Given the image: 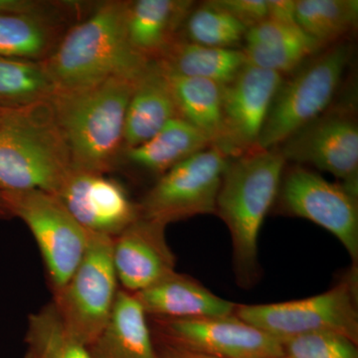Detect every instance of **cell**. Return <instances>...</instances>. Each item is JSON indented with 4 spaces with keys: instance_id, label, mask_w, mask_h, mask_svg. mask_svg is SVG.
<instances>
[{
    "instance_id": "obj_1",
    "label": "cell",
    "mask_w": 358,
    "mask_h": 358,
    "mask_svg": "<svg viewBox=\"0 0 358 358\" xmlns=\"http://www.w3.org/2000/svg\"><path fill=\"white\" fill-rule=\"evenodd\" d=\"M129 1H107L71 28L42 64L56 93L80 91L110 79L136 82L148 62L129 45Z\"/></svg>"
},
{
    "instance_id": "obj_2",
    "label": "cell",
    "mask_w": 358,
    "mask_h": 358,
    "mask_svg": "<svg viewBox=\"0 0 358 358\" xmlns=\"http://www.w3.org/2000/svg\"><path fill=\"white\" fill-rule=\"evenodd\" d=\"M286 162L277 150L255 148L231 159L223 174L215 214L229 229L235 275L244 288L260 275L259 237L279 194Z\"/></svg>"
},
{
    "instance_id": "obj_3",
    "label": "cell",
    "mask_w": 358,
    "mask_h": 358,
    "mask_svg": "<svg viewBox=\"0 0 358 358\" xmlns=\"http://www.w3.org/2000/svg\"><path fill=\"white\" fill-rule=\"evenodd\" d=\"M136 83L110 78L52 96L49 103L73 169L103 174L113 169L124 150L127 108Z\"/></svg>"
},
{
    "instance_id": "obj_4",
    "label": "cell",
    "mask_w": 358,
    "mask_h": 358,
    "mask_svg": "<svg viewBox=\"0 0 358 358\" xmlns=\"http://www.w3.org/2000/svg\"><path fill=\"white\" fill-rule=\"evenodd\" d=\"M50 103L8 110L0 122V190L55 195L72 171Z\"/></svg>"
},
{
    "instance_id": "obj_5",
    "label": "cell",
    "mask_w": 358,
    "mask_h": 358,
    "mask_svg": "<svg viewBox=\"0 0 358 358\" xmlns=\"http://www.w3.org/2000/svg\"><path fill=\"white\" fill-rule=\"evenodd\" d=\"M352 56L345 40L294 71L278 90L258 148L275 150L329 109Z\"/></svg>"
},
{
    "instance_id": "obj_6",
    "label": "cell",
    "mask_w": 358,
    "mask_h": 358,
    "mask_svg": "<svg viewBox=\"0 0 358 358\" xmlns=\"http://www.w3.org/2000/svg\"><path fill=\"white\" fill-rule=\"evenodd\" d=\"M357 267L317 296L282 303L237 305L235 315L280 341L315 333H334L358 343Z\"/></svg>"
},
{
    "instance_id": "obj_7",
    "label": "cell",
    "mask_w": 358,
    "mask_h": 358,
    "mask_svg": "<svg viewBox=\"0 0 358 358\" xmlns=\"http://www.w3.org/2000/svg\"><path fill=\"white\" fill-rule=\"evenodd\" d=\"M113 238L91 234L86 253L53 303L75 338L91 345L103 331L117 300Z\"/></svg>"
},
{
    "instance_id": "obj_8",
    "label": "cell",
    "mask_w": 358,
    "mask_h": 358,
    "mask_svg": "<svg viewBox=\"0 0 358 358\" xmlns=\"http://www.w3.org/2000/svg\"><path fill=\"white\" fill-rule=\"evenodd\" d=\"M13 217L31 231L48 273L53 294H58L86 253L90 233L55 195L41 190L2 192Z\"/></svg>"
},
{
    "instance_id": "obj_9",
    "label": "cell",
    "mask_w": 358,
    "mask_h": 358,
    "mask_svg": "<svg viewBox=\"0 0 358 358\" xmlns=\"http://www.w3.org/2000/svg\"><path fill=\"white\" fill-rule=\"evenodd\" d=\"M230 157L211 145L160 176L138 204L141 217L169 223L214 214Z\"/></svg>"
},
{
    "instance_id": "obj_10",
    "label": "cell",
    "mask_w": 358,
    "mask_h": 358,
    "mask_svg": "<svg viewBox=\"0 0 358 358\" xmlns=\"http://www.w3.org/2000/svg\"><path fill=\"white\" fill-rule=\"evenodd\" d=\"M341 183L329 182L303 166L284 173L277 200L284 213L307 219L339 240L358 261V202Z\"/></svg>"
},
{
    "instance_id": "obj_11",
    "label": "cell",
    "mask_w": 358,
    "mask_h": 358,
    "mask_svg": "<svg viewBox=\"0 0 358 358\" xmlns=\"http://www.w3.org/2000/svg\"><path fill=\"white\" fill-rule=\"evenodd\" d=\"M157 341L219 358L282 357L279 339L238 317L173 320L152 317Z\"/></svg>"
},
{
    "instance_id": "obj_12",
    "label": "cell",
    "mask_w": 358,
    "mask_h": 358,
    "mask_svg": "<svg viewBox=\"0 0 358 358\" xmlns=\"http://www.w3.org/2000/svg\"><path fill=\"white\" fill-rule=\"evenodd\" d=\"M275 150L286 162L333 174L358 197V126L352 113L327 110Z\"/></svg>"
},
{
    "instance_id": "obj_13",
    "label": "cell",
    "mask_w": 358,
    "mask_h": 358,
    "mask_svg": "<svg viewBox=\"0 0 358 358\" xmlns=\"http://www.w3.org/2000/svg\"><path fill=\"white\" fill-rule=\"evenodd\" d=\"M284 76L245 65L229 84L222 86V131L215 147L230 159L258 148L271 106Z\"/></svg>"
},
{
    "instance_id": "obj_14",
    "label": "cell",
    "mask_w": 358,
    "mask_h": 358,
    "mask_svg": "<svg viewBox=\"0 0 358 358\" xmlns=\"http://www.w3.org/2000/svg\"><path fill=\"white\" fill-rule=\"evenodd\" d=\"M55 196L91 234L115 238L141 216L124 186L103 173L72 169Z\"/></svg>"
},
{
    "instance_id": "obj_15",
    "label": "cell",
    "mask_w": 358,
    "mask_h": 358,
    "mask_svg": "<svg viewBox=\"0 0 358 358\" xmlns=\"http://www.w3.org/2000/svg\"><path fill=\"white\" fill-rule=\"evenodd\" d=\"M166 226L140 216L113 238V261L124 291L136 294L176 272Z\"/></svg>"
},
{
    "instance_id": "obj_16",
    "label": "cell",
    "mask_w": 358,
    "mask_h": 358,
    "mask_svg": "<svg viewBox=\"0 0 358 358\" xmlns=\"http://www.w3.org/2000/svg\"><path fill=\"white\" fill-rule=\"evenodd\" d=\"M148 317L188 320L235 313L237 303L212 293L188 275L174 272L162 281L133 294Z\"/></svg>"
},
{
    "instance_id": "obj_17",
    "label": "cell",
    "mask_w": 358,
    "mask_h": 358,
    "mask_svg": "<svg viewBox=\"0 0 358 358\" xmlns=\"http://www.w3.org/2000/svg\"><path fill=\"white\" fill-rule=\"evenodd\" d=\"M195 6L192 0L129 1L126 24L131 48L148 62L159 60L180 38Z\"/></svg>"
},
{
    "instance_id": "obj_18",
    "label": "cell",
    "mask_w": 358,
    "mask_h": 358,
    "mask_svg": "<svg viewBox=\"0 0 358 358\" xmlns=\"http://www.w3.org/2000/svg\"><path fill=\"white\" fill-rule=\"evenodd\" d=\"M242 48L246 64L284 76L322 50L298 24L266 20L247 30Z\"/></svg>"
},
{
    "instance_id": "obj_19",
    "label": "cell",
    "mask_w": 358,
    "mask_h": 358,
    "mask_svg": "<svg viewBox=\"0 0 358 358\" xmlns=\"http://www.w3.org/2000/svg\"><path fill=\"white\" fill-rule=\"evenodd\" d=\"M148 315L133 294L120 289L107 326L89 345L93 358H160Z\"/></svg>"
},
{
    "instance_id": "obj_20",
    "label": "cell",
    "mask_w": 358,
    "mask_h": 358,
    "mask_svg": "<svg viewBox=\"0 0 358 358\" xmlns=\"http://www.w3.org/2000/svg\"><path fill=\"white\" fill-rule=\"evenodd\" d=\"M178 117L173 93L166 75L152 62L136 81L124 121V150L152 138L160 129Z\"/></svg>"
},
{
    "instance_id": "obj_21",
    "label": "cell",
    "mask_w": 358,
    "mask_h": 358,
    "mask_svg": "<svg viewBox=\"0 0 358 358\" xmlns=\"http://www.w3.org/2000/svg\"><path fill=\"white\" fill-rule=\"evenodd\" d=\"M155 63L169 74L199 78L225 86L243 69L246 59L240 48H213L179 38Z\"/></svg>"
},
{
    "instance_id": "obj_22",
    "label": "cell",
    "mask_w": 358,
    "mask_h": 358,
    "mask_svg": "<svg viewBox=\"0 0 358 358\" xmlns=\"http://www.w3.org/2000/svg\"><path fill=\"white\" fill-rule=\"evenodd\" d=\"M211 145L210 140L201 131L180 117H174L152 138L126 148L122 154L134 166L162 176Z\"/></svg>"
},
{
    "instance_id": "obj_23",
    "label": "cell",
    "mask_w": 358,
    "mask_h": 358,
    "mask_svg": "<svg viewBox=\"0 0 358 358\" xmlns=\"http://www.w3.org/2000/svg\"><path fill=\"white\" fill-rule=\"evenodd\" d=\"M57 45V27L44 9L0 11V57L42 62Z\"/></svg>"
},
{
    "instance_id": "obj_24",
    "label": "cell",
    "mask_w": 358,
    "mask_h": 358,
    "mask_svg": "<svg viewBox=\"0 0 358 358\" xmlns=\"http://www.w3.org/2000/svg\"><path fill=\"white\" fill-rule=\"evenodd\" d=\"M164 73L178 117L201 131L215 145L222 131V86L199 78Z\"/></svg>"
},
{
    "instance_id": "obj_25",
    "label": "cell",
    "mask_w": 358,
    "mask_h": 358,
    "mask_svg": "<svg viewBox=\"0 0 358 358\" xmlns=\"http://www.w3.org/2000/svg\"><path fill=\"white\" fill-rule=\"evenodd\" d=\"M299 27L322 46L343 41L357 28V0H296Z\"/></svg>"
},
{
    "instance_id": "obj_26",
    "label": "cell",
    "mask_w": 358,
    "mask_h": 358,
    "mask_svg": "<svg viewBox=\"0 0 358 358\" xmlns=\"http://www.w3.org/2000/svg\"><path fill=\"white\" fill-rule=\"evenodd\" d=\"M55 93L42 62L0 57V108L29 107L47 102Z\"/></svg>"
},
{
    "instance_id": "obj_27",
    "label": "cell",
    "mask_w": 358,
    "mask_h": 358,
    "mask_svg": "<svg viewBox=\"0 0 358 358\" xmlns=\"http://www.w3.org/2000/svg\"><path fill=\"white\" fill-rule=\"evenodd\" d=\"M26 343L31 358H93L88 346L68 331L53 303L30 315Z\"/></svg>"
},
{
    "instance_id": "obj_28",
    "label": "cell",
    "mask_w": 358,
    "mask_h": 358,
    "mask_svg": "<svg viewBox=\"0 0 358 358\" xmlns=\"http://www.w3.org/2000/svg\"><path fill=\"white\" fill-rule=\"evenodd\" d=\"M180 38L213 48L239 49L247 28L224 10L215 0L195 6L188 15Z\"/></svg>"
},
{
    "instance_id": "obj_29",
    "label": "cell",
    "mask_w": 358,
    "mask_h": 358,
    "mask_svg": "<svg viewBox=\"0 0 358 358\" xmlns=\"http://www.w3.org/2000/svg\"><path fill=\"white\" fill-rule=\"evenodd\" d=\"M281 343L285 358H358V343L338 334H303Z\"/></svg>"
},
{
    "instance_id": "obj_30",
    "label": "cell",
    "mask_w": 358,
    "mask_h": 358,
    "mask_svg": "<svg viewBox=\"0 0 358 358\" xmlns=\"http://www.w3.org/2000/svg\"><path fill=\"white\" fill-rule=\"evenodd\" d=\"M247 30L268 20V0H215Z\"/></svg>"
},
{
    "instance_id": "obj_31",
    "label": "cell",
    "mask_w": 358,
    "mask_h": 358,
    "mask_svg": "<svg viewBox=\"0 0 358 358\" xmlns=\"http://www.w3.org/2000/svg\"><path fill=\"white\" fill-rule=\"evenodd\" d=\"M294 1L296 0H268V20L296 24Z\"/></svg>"
},
{
    "instance_id": "obj_32",
    "label": "cell",
    "mask_w": 358,
    "mask_h": 358,
    "mask_svg": "<svg viewBox=\"0 0 358 358\" xmlns=\"http://www.w3.org/2000/svg\"><path fill=\"white\" fill-rule=\"evenodd\" d=\"M157 346L160 358H219L206 353L187 350V348L159 343V341Z\"/></svg>"
},
{
    "instance_id": "obj_33",
    "label": "cell",
    "mask_w": 358,
    "mask_h": 358,
    "mask_svg": "<svg viewBox=\"0 0 358 358\" xmlns=\"http://www.w3.org/2000/svg\"><path fill=\"white\" fill-rule=\"evenodd\" d=\"M13 218L7 207L6 200L3 199L1 190H0V220H7V219Z\"/></svg>"
},
{
    "instance_id": "obj_34",
    "label": "cell",
    "mask_w": 358,
    "mask_h": 358,
    "mask_svg": "<svg viewBox=\"0 0 358 358\" xmlns=\"http://www.w3.org/2000/svg\"><path fill=\"white\" fill-rule=\"evenodd\" d=\"M7 112H8V109H3V108H0V122H1L2 120L4 119Z\"/></svg>"
},
{
    "instance_id": "obj_35",
    "label": "cell",
    "mask_w": 358,
    "mask_h": 358,
    "mask_svg": "<svg viewBox=\"0 0 358 358\" xmlns=\"http://www.w3.org/2000/svg\"><path fill=\"white\" fill-rule=\"evenodd\" d=\"M26 358H31V357H28V355H26Z\"/></svg>"
},
{
    "instance_id": "obj_36",
    "label": "cell",
    "mask_w": 358,
    "mask_h": 358,
    "mask_svg": "<svg viewBox=\"0 0 358 358\" xmlns=\"http://www.w3.org/2000/svg\"><path fill=\"white\" fill-rule=\"evenodd\" d=\"M275 358H285L284 357H275Z\"/></svg>"
}]
</instances>
